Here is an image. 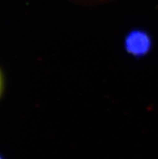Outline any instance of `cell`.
I'll return each mask as SVG.
<instances>
[{
    "label": "cell",
    "mask_w": 158,
    "mask_h": 159,
    "mask_svg": "<svg viewBox=\"0 0 158 159\" xmlns=\"http://www.w3.org/2000/svg\"><path fill=\"white\" fill-rule=\"evenodd\" d=\"M125 45L126 49L130 53L140 56L145 53L149 48V40L144 32L134 31L127 36Z\"/></svg>",
    "instance_id": "6da1fadb"
},
{
    "label": "cell",
    "mask_w": 158,
    "mask_h": 159,
    "mask_svg": "<svg viewBox=\"0 0 158 159\" xmlns=\"http://www.w3.org/2000/svg\"><path fill=\"white\" fill-rule=\"evenodd\" d=\"M2 90V78H1V75H0V92Z\"/></svg>",
    "instance_id": "7a4b0ae2"
},
{
    "label": "cell",
    "mask_w": 158,
    "mask_h": 159,
    "mask_svg": "<svg viewBox=\"0 0 158 159\" xmlns=\"http://www.w3.org/2000/svg\"><path fill=\"white\" fill-rule=\"evenodd\" d=\"M0 159H3V157H2L1 155H0Z\"/></svg>",
    "instance_id": "3957f363"
}]
</instances>
